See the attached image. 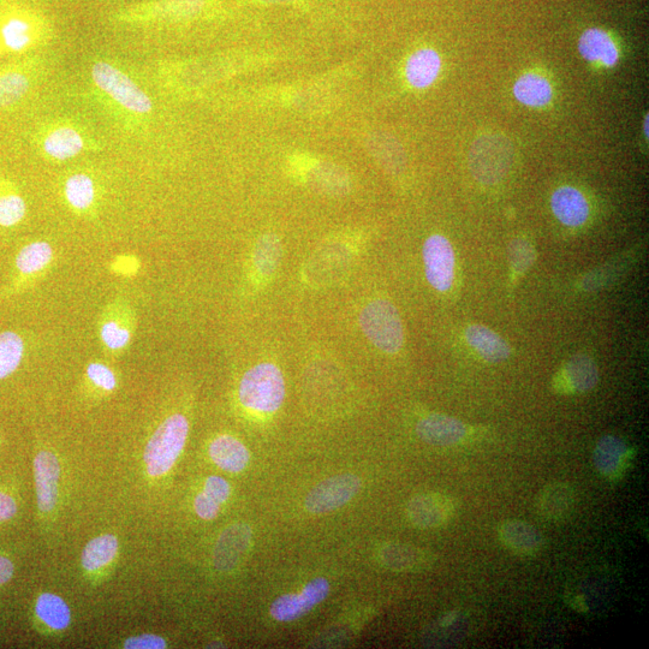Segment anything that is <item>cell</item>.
Returning a JSON list of instances; mask_svg holds the SVG:
<instances>
[{"label": "cell", "instance_id": "cb8c5ba5", "mask_svg": "<svg viewBox=\"0 0 649 649\" xmlns=\"http://www.w3.org/2000/svg\"><path fill=\"white\" fill-rule=\"evenodd\" d=\"M385 567L396 571L422 570L432 564L433 557L416 547L404 544L385 545L380 551Z\"/></svg>", "mask_w": 649, "mask_h": 649}, {"label": "cell", "instance_id": "4316f807", "mask_svg": "<svg viewBox=\"0 0 649 649\" xmlns=\"http://www.w3.org/2000/svg\"><path fill=\"white\" fill-rule=\"evenodd\" d=\"M83 140L75 129L64 127L52 132L44 141V150L50 157L67 160L82 151Z\"/></svg>", "mask_w": 649, "mask_h": 649}, {"label": "cell", "instance_id": "f6af8a7d", "mask_svg": "<svg viewBox=\"0 0 649 649\" xmlns=\"http://www.w3.org/2000/svg\"><path fill=\"white\" fill-rule=\"evenodd\" d=\"M14 575V565L8 558L0 556V585H4Z\"/></svg>", "mask_w": 649, "mask_h": 649}, {"label": "cell", "instance_id": "603a6c76", "mask_svg": "<svg viewBox=\"0 0 649 649\" xmlns=\"http://www.w3.org/2000/svg\"><path fill=\"white\" fill-rule=\"evenodd\" d=\"M442 69V59L432 49H421L409 57L406 64V77L409 85L425 89L433 85Z\"/></svg>", "mask_w": 649, "mask_h": 649}, {"label": "cell", "instance_id": "d6986e66", "mask_svg": "<svg viewBox=\"0 0 649 649\" xmlns=\"http://www.w3.org/2000/svg\"><path fill=\"white\" fill-rule=\"evenodd\" d=\"M579 51L586 61L600 63L607 68L615 67L619 61L615 41L600 28H589L583 32L579 40Z\"/></svg>", "mask_w": 649, "mask_h": 649}, {"label": "cell", "instance_id": "ab89813d", "mask_svg": "<svg viewBox=\"0 0 649 649\" xmlns=\"http://www.w3.org/2000/svg\"><path fill=\"white\" fill-rule=\"evenodd\" d=\"M204 492L222 505L230 498L231 487L229 482L220 476H210L205 482Z\"/></svg>", "mask_w": 649, "mask_h": 649}, {"label": "cell", "instance_id": "1f68e13d", "mask_svg": "<svg viewBox=\"0 0 649 649\" xmlns=\"http://www.w3.org/2000/svg\"><path fill=\"white\" fill-rule=\"evenodd\" d=\"M37 615L49 627L62 630L70 624L69 606L58 595L45 593L40 595L37 603Z\"/></svg>", "mask_w": 649, "mask_h": 649}, {"label": "cell", "instance_id": "484cf974", "mask_svg": "<svg viewBox=\"0 0 649 649\" xmlns=\"http://www.w3.org/2000/svg\"><path fill=\"white\" fill-rule=\"evenodd\" d=\"M514 95L523 105L543 107L550 104L553 92L551 83L544 76L529 73L516 81Z\"/></svg>", "mask_w": 649, "mask_h": 649}, {"label": "cell", "instance_id": "5bb4252c", "mask_svg": "<svg viewBox=\"0 0 649 649\" xmlns=\"http://www.w3.org/2000/svg\"><path fill=\"white\" fill-rule=\"evenodd\" d=\"M59 475H61V467H59L57 456L50 451L39 452L34 461V476L38 505L43 512L55 509Z\"/></svg>", "mask_w": 649, "mask_h": 649}, {"label": "cell", "instance_id": "2e32d148", "mask_svg": "<svg viewBox=\"0 0 649 649\" xmlns=\"http://www.w3.org/2000/svg\"><path fill=\"white\" fill-rule=\"evenodd\" d=\"M308 186L315 192L326 195H343L350 189L347 171L330 162L314 160L306 171Z\"/></svg>", "mask_w": 649, "mask_h": 649}, {"label": "cell", "instance_id": "e575fe53", "mask_svg": "<svg viewBox=\"0 0 649 649\" xmlns=\"http://www.w3.org/2000/svg\"><path fill=\"white\" fill-rule=\"evenodd\" d=\"M29 81L25 75L8 73L0 75V109L17 103L27 94Z\"/></svg>", "mask_w": 649, "mask_h": 649}, {"label": "cell", "instance_id": "bcb514c9", "mask_svg": "<svg viewBox=\"0 0 649 649\" xmlns=\"http://www.w3.org/2000/svg\"><path fill=\"white\" fill-rule=\"evenodd\" d=\"M258 2L263 4H288L294 2V0H258Z\"/></svg>", "mask_w": 649, "mask_h": 649}, {"label": "cell", "instance_id": "9a60e30c", "mask_svg": "<svg viewBox=\"0 0 649 649\" xmlns=\"http://www.w3.org/2000/svg\"><path fill=\"white\" fill-rule=\"evenodd\" d=\"M252 531L246 525H234L219 538L214 551V565L220 571L234 569L249 549Z\"/></svg>", "mask_w": 649, "mask_h": 649}, {"label": "cell", "instance_id": "8d00e7d4", "mask_svg": "<svg viewBox=\"0 0 649 649\" xmlns=\"http://www.w3.org/2000/svg\"><path fill=\"white\" fill-rule=\"evenodd\" d=\"M510 264L517 276L529 270L535 260V250L526 240H515L510 246Z\"/></svg>", "mask_w": 649, "mask_h": 649}, {"label": "cell", "instance_id": "7c38bea8", "mask_svg": "<svg viewBox=\"0 0 649 649\" xmlns=\"http://www.w3.org/2000/svg\"><path fill=\"white\" fill-rule=\"evenodd\" d=\"M593 461L595 469L605 479H621L633 461V452L624 440L616 436H605L595 446Z\"/></svg>", "mask_w": 649, "mask_h": 649}, {"label": "cell", "instance_id": "30bf717a", "mask_svg": "<svg viewBox=\"0 0 649 649\" xmlns=\"http://www.w3.org/2000/svg\"><path fill=\"white\" fill-rule=\"evenodd\" d=\"M599 383L597 363L587 355L571 357L567 365L555 379V389L559 394H583L594 389Z\"/></svg>", "mask_w": 649, "mask_h": 649}, {"label": "cell", "instance_id": "d4e9b609", "mask_svg": "<svg viewBox=\"0 0 649 649\" xmlns=\"http://www.w3.org/2000/svg\"><path fill=\"white\" fill-rule=\"evenodd\" d=\"M53 261L50 243L37 241L27 244L16 256V270L22 278H33L44 273Z\"/></svg>", "mask_w": 649, "mask_h": 649}, {"label": "cell", "instance_id": "3957f363", "mask_svg": "<svg viewBox=\"0 0 649 649\" xmlns=\"http://www.w3.org/2000/svg\"><path fill=\"white\" fill-rule=\"evenodd\" d=\"M360 325L369 342L384 353L397 354L402 349L403 323L394 303L381 299L369 302L361 311Z\"/></svg>", "mask_w": 649, "mask_h": 649}, {"label": "cell", "instance_id": "ba28073f", "mask_svg": "<svg viewBox=\"0 0 649 649\" xmlns=\"http://www.w3.org/2000/svg\"><path fill=\"white\" fill-rule=\"evenodd\" d=\"M135 326L134 312L125 303H113L103 314L99 325L100 341L110 353H121L129 347Z\"/></svg>", "mask_w": 649, "mask_h": 649}, {"label": "cell", "instance_id": "ee69618b", "mask_svg": "<svg viewBox=\"0 0 649 649\" xmlns=\"http://www.w3.org/2000/svg\"><path fill=\"white\" fill-rule=\"evenodd\" d=\"M17 512L15 500L8 494L0 492V522L8 521L13 518Z\"/></svg>", "mask_w": 649, "mask_h": 649}, {"label": "cell", "instance_id": "d6a6232c", "mask_svg": "<svg viewBox=\"0 0 649 649\" xmlns=\"http://www.w3.org/2000/svg\"><path fill=\"white\" fill-rule=\"evenodd\" d=\"M65 198L75 210L86 211L94 204L95 186L91 177L85 174H76L68 178L65 183Z\"/></svg>", "mask_w": 649, "mask_h": 649}, {"label": "cell", "instance_id": "4dcf8cb0", "mask_svg": "<svg viewBox=\"0 0 649 649\" xmlns=\"http://www.w3.org/2000/svg\"><path fill=\"white\" fill-rule=\"evenodd\" d=\"M33 32V22L21 15L10 16L0 28L4 44L11 51H22L31 45Z\"/></svg>", "mask_w": 649, "mask_h": 649}, {"label": "cell", "instance_id": "d590c367", "mask_svg": "<svg viewBox=\"0 0 649 649\" xmlns=\"http://www.w3.org/2000/svg\"><path fill=\"white\" fill-rule=\"evenodd\" d=\"M27 205L19 194L0 195V226L11 228L26 217Z\"/></svg>", "mask_w": 649, "mask_h": 649}, {"label": "cell", "instance_id": "4fadbf2b", "mask_svg": "<svg viewBox=\"0 0 649 649\" xmlns=\"http://www.w3.org/2000/svg\"><path fill=\"white\" fill-rule=\"evenodd\" d=\"M498 535L506 549L521 557L538 555L544 547V537L537 528L521 520H509L500 525Z\"/></svg>", "mask_w": 649, "mask_h": 649}, {"label": "cell", "instance_id": "ffe728a7", "mask_svg": "<svg viewBox=\"0 0 649 649\" xmlns=\"http://www.w3.org/2000/svg\"><path fill=\"white\" fill-rule=\"evenodd\" d=\"M206 4L207 0H159L135 10L133 16L151 20H189L200 15Z\"/></svg>", "mask_w": 649, "mask_h": 649}, {"label": "cell", "instance_id": "f35d334b", "mask_svg": "<svg viewBox=\"0 0 649 649\" xmlns=\"http://www.w3.org/2000/svg\"><path fill=\"white\" fill-rule=\"evenodd\" d=\"M301 593L308 601V604L314 609L315 606L323 603L327 598V595H329L330 583L324 579V577H317V579L309 581L307 585L303 587Z\"/></svg>", "mask_w": 649, "mask_h": 649}, {"label": "cell", "instance_id": "52a82bcc", "mask_svg": "<svg viewBox=\"0 0 649 649\" xmlns=\"http://www.w3.org/2000/svg\"><path fill=\"white\" fill-rule=\"evenodd\" d=\"M422 255L428 283L439 293H446L455 279V252L448 238L442 235L427 238Z\"/></svg>", "mask_w": 649, "mask_h": 649}, {"label": "cell", "instance_id": "9c48e42d", "mask_svg": "<svg viewBox=\"0 0 649 649\" xmlns=\"http://www.w3.org/2000/svg\"><path fill=\"white\" fill-rule=\"evenodd\" d=\"M455 500L442 493H424L410 500L407 514L414 526L422 529L438 528L452 520L456 512Z\"/></svg>", "mask_w": 649, "mask_h": 649}, {"label": "cell", "instance_id": "74e56055", "mask_svg": "<svg viewBox=\"0 0 649 649\" xmlns=\"http://www.w3.org/2000/svg\"><path fill=\"white\" fill-rule=\"evenodd\" d=\"M87 377L91 383L105 391L116 389L117 379L115 372L103 362H92L87 367Z\"/></svg>", "mask_w": 649, "mask_h": 649}, {"label": "cell", "instance_id": "836d02e7", "mask_svg": "<svg viewBox=\"0 0 649 649\" xmlns=\"http://www.w3.org/2000/svg\"><path fill=\"white\" fill-rule=\"evenodd\" d=\"M313 607L303 594H285L273 601L270 613L278 622H293L307 615Z\"/></svg>", "mask_w": 649, "mask_h": 649}, {"label": "cell", "instance_id": "7dc6e473", "mask_svg": "<svg viewBox=\"0 0 649 649\" xmlns=\"http://www.w3.org/2000/svg\"><path fill=\"white\" fill-rule=\"evenodd\" d=\"M643 129H645V134L648 138V116L645 118V125H643Z\"/></svg>", "mask_w": 649, "mask_h": 649}, {"label": "cell", "instance_id": "60d3db41", "mask_svg": "<svg viewBox=\"0 0 649 649\" xmlns=\"http://www.w3.org/2000/svg\"><path fill=\"white\" fill-rule=\"evenodd\" d=\"M194 508L202 520L210 521L218 516L220 504L205 492H201L195 498Z\"/></svg>", "mask_w": 649, "mask_h": 649}, {"label": "cell", "instance_id": "7a4b0ae2", "mask_svg": "<svg viewBox=\"0 0 649 649\" xmlns=\"http://www.w3.org/2000/svg\"><path fill=\"white\" fill-rule=\"evenodd\" d=\"M189 433V422L186 416L174 414L169 416L154 432L145 450L147 473L151 476H162L174 467L186 445Z\"/></svg>", "mask_w": 649, "mask_h": 649}, {"label": "cell", "instance_id": "ac0fdd59", "mask_svg": "<svg viewBox=\"0 0 649 649\" xmlns=\"http://www.w3.org/2000/svg\"><path fill=\"white\" fill-rule=\"evenodd\" d=\"M576 492L565 482H552L540 492L537 502L538 512L549 521L563 520L574 510Z\"/></svg>", "mask_w": 649, "mask_h": 649}, {"label": "cell", "instance_id": "8fae6325", "mask_svg": "<svg viewBox=\"0 0 649 649\" xmlns=\"http://www.w3.org/2000/svg\"><path fill=\"white\" fill-rule=\"evenodd\" d=\"M416 434L427 444L452 446L467 439L469 428L462 421L444 414H431L416 425Z\"/></svg>", "mask_w": 649, "mask_h": 649}, {"label": "cell", "instance_id": "5b68a950", "mask_svg": "<svg viewBox=\"0 0 649 649\" xmlns=\"http://www.w3.org/2000/svg\"><path fill=\"white\" fill-rule=\"evenodd\" d=\"M362 482L354 474L332 476L309 492L305 506L312 514H325L342 508L360 492Z\"/></svg>", "mask_w": 649, "mask_h": 649}, {"label": "cell", "instance_id": "f546056e", "mask_svg": "<svg viewBox=\"0 0 649 649\" xmlns=\"http://www.w3.org/2000/svg\"><path fill=\"white\" fill-rule=\"evenodd\" d=\"M282 260V243L273 234L261 236L255 244L253 261L260 275L271 276Z\"/></svg>", "mask_w": 649, "mask_h": 649}, {"label": "cell", "instance_id": "7402d4cb", "mask_svg": "<svg viewBox=\"0 0 649 649\" xmlns=\"http://www.w3.org/2000/svg\"><path fill=\"white\" fill-rule=\"evenodd\" d=\"M466 339L470 347L487 362H502L511 355L509 344L486 326L470 325L466 330Z\"/></svg>", "mask_w": 649, "mask_h": 649}, {"label": "cell", "instance_id": "83f0119b", "mask_svg": "<svg viewBox=\"0 0 649 649\" xmlns=\"http://www.w3.org/2000/svg\"><path fill=\"white\" fill-rule=\"evenodd\" d=\"M118 540L105 534L89 541L82 551V567L88 571L98 570L113 561L117 555Z\"/></svg>", "mask_w": 649, "mask_h": 649}, {"label": "cell", "instance_id": "7bdbcfd3", "mask_svg": "<svg viewBox=\"0 0 649 649\" xmlns=\"http://www.w3.org/2000/svg\"><path fill=\"white\" fill-rule=\"evenodd\" d=\"M139 261L135 256H119L112 264V270L117 272L118 275L132 276L139 270Z\"/></svg>", "mask_w": 649, "mask_h": 649}, {"label": "cell", "instance_id": "f1b7e54d", "mask_svg": "<svg viewBox=\"0 0 649 649\" xmlns=\"http://www.w3.org/2000/svg\"><path fill=\"white\" fill-rule=\"evenodd\" d=\"M26 345L19 333L0 332V380L10 377L20 367Z\"/></svg>", "mask_w": 649, "mask_h": 649}, {"label": "cell", "instance_id": "e0dca14e", "mask_svg": "<svg viewBox=\"0 0 649 649\" xmlns=\"http://www.w3.org/2000/svg\"><path fill=\"white\" fill-rule=\"evenodd\" d=\"M552 211L556 218L570 228H577L587 222L589 205L580 190L562 187L556 190L551 199Z\"/></svg>", "mask_w": 649, "mask_h": 649}, {"label": "cell", "instance_id": "b9f144b4", "mask_svg": "<svg viewBox=\"0 0 649 649\" xmlns=\"http://www.w3.org/2000/svg\"><path fill=\"white\" fill-rule=\"evenodd\" d=\"M124 647L128 649H163L166 648V642L163 637L145 634L130 637L125 641Z\"/></svg>", "mask_w": 649, "mask_h": 649}, {"label": "cell", "instance_id": "44dd1931", "mask_svg": "<svg viewBox=\"0 0 649 649\" xmlns=\"http://www.w3.org/2000/svg\"><path fill=\"white\" fill-rule=\"evenodd\" d=\"M212 461L220 469L229 473H241L250 461V452L240 440L224 434L214 439L210 445Z\"/></svg>", "mask_w": 649, "mask_h": 649}, {"label": "cell", "instance_id": "8992f818", "mask_svg": "<svg viewBox=\"0 0 649 649\" xmlns=\"http://www.w3.org/2000/svg\"><path fill=\"white\" fill-rule=\"evenodd\" d=\"M497 139H487L476 142L472 156H470V168L476 180L485 184H494L503 180L508 175L512 165L511 146L509 142L502 140L496 148Z\"/></svg>", "mask_w": 649, "mask_h": 649}, {"label": "cell", "instance_id": "277c9868", "mask_svg": "<svg viewBox=\"0 0 649 649\" xmlns=\"http://www.w3.org/2000/svg\"><path fill=\"white\" fill-rule=\"evenodd\" d=\"M92 74L98 87L125 109L136 113L151 112V99L122 71L109 63L100 62L94 65Z\"/></svg>", "mask_w": 649, "mask_h": 649}, {"label": "cell", "instance_id": "6da1fadb", "mask_svg": "<svg viewBox=\"0 0 649 649\" xmlns=\"http://www.w3.org/2000/svg\"><path fill=\"white\" fill-rule=\"evenodd\" d=\"M238 398L244 408L253 412H277L285 398V381L281 369L270 362L250 368L243 375Z\"/></svg>", "mask_w": 649, "mask_h": 649}]
</instances>
